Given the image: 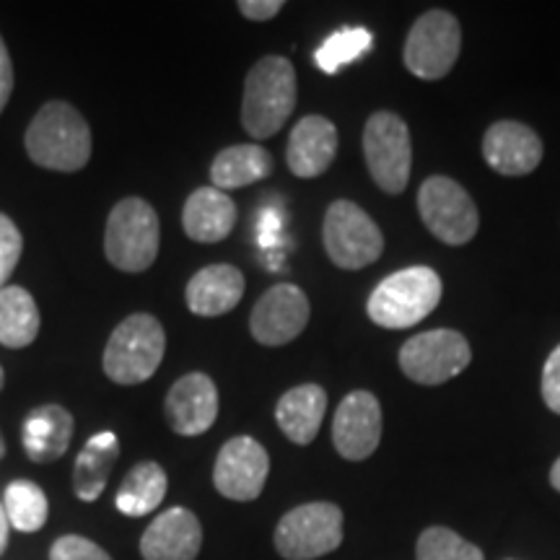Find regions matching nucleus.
Returning <instances> with one entry per match:
<instances>
[{
  "instance_id": "nucleus-1",
  "label": "nucleus",
  "mask_w": 560,
  "mask_h": 560,
  "mask_svg": "<svg viewBox=\"0 0 560 560\" xmlns=\"http://www.w3.org/2000/svg\"><path fill=\"white\" fill-rule=\"evenodd\" d=\"M24 145L42 170L81 172L91 159V128L73 104L52 100L34 115Z\"/></svg>"
},
{
  "instance_id": "nucleus-12",
  "label": "nucleus",
  "mask_w": 560,
  "mask_h": 560,
  "mask_svg": "<svg viewBox=\"0 0 560 560\" xmlns=\"http://www.w3.org/2000/svg\"><path fill=\"white\" fill-rule=\"evenodd\" d=\"M270 475V457L252 436H234L221 446L213 467V486L229 501L260 499Z\"/></svg>"
},
{
  "instance_id": "nucleus-23",
  "label": "nucleus",
  "mask_w": 560,
  "mask_h": 560,
  "mask_svg": "<svg viewBox=\"0 0 560 560\" xmlns=\"http://www.w3.org/2000/svg\"><path fill=\"white\" fill-rule=\"evenodd\" d=\"M120 459V439L117 433L102 431L91 436L73 467V490L81 501L94 503L107 488L109 475Z\"/></svg>"
},
{
  "instance_id": "nucleus-34",
  "label": "nucleus",
  "mask_w": 560,
  "mask_h": 560,
  "mask_svg": "<svg viewBox=\"0 0 560 560\" xmlns=\"http://www.w3.org/2000/svg\"><path fill=\"white\" fill-rule=\"evenodd\" d=\"M13 94V62L9 55V47H5L3 37H0V112L5 109Z\"/></svg>"
},
{
  "instance_id": "nucleus-33",
  "label": "nucleus",
  "mask_w": 560,
  "mask_h": 560,
  "mask_svg": "<svg viewBox=\"0 0 560 560\" xmlns=\"http://www.w3.org/2000/svg\"><path fill=\"white\" fill-rule=\"evenodd\" d=\"M285 9L283 0H242L240 11L249 21H270Z\"/></svg>"
},
{
  "instance_id": "nucleus-15",
  "label": "nucleus",
  "mask_w": 560,
  "mask_h": 560,
  "mask_svg": "<svg viewBox=\"0 0 560 560\" xmlns=\"http://www.w3.org/2000/svg\"><path fill=\"white\" fill-rule=\"evenodd\" d=\"M164 416L179 436H200L219 418V387L202 371H192L172 384Z\"/></svg>"
},
{
  "instance_id": "nucleus-24",
  "label": "nucleus",
  "mask_w": 560,
  "mask_h": 560,
  "mask_svg": "<svg viewBox=\"0 0 560 560\" xmlns=\"http://www.w3.org/2000/svg\"><path fill=\"white\" fill-rule=\"evenodd\" d=\"M272 172V156L262 145L255 143H240L223 149L219 156L210 164V182L215 190L229 192L240 190V187L255 185Z\"/></svg>"
},
{
  "instance_id": "nucleus-19",
  "label": "nucleus",
  "mask_w": 560,
  "mask_h": 560,
  "mask_svg": "<svg viewBox=\"0 0 560 560\" xmlns=\"http://www.w3.org/2000/svg\"><path fill=\"white\" fill-rule=\"evenodd\" d=\"M244 296V276L234 265H208L187 283L185 301L198 317H221L240 306Z\"/></svg>"
},
{
  "instance_id": "nucleus-29",
  "label": "nucleus",
  "mask_w": 560,
  "mask_h": 560,
  "mask_svg": "<svg viewBox=\"0 0 560 560\" xmlns=\"http://www.w3.org/2000/svg\"><path fill=\"white\" fill-rule=\"evenodd\" d=\"M418 560H486L478 545L467 542L450 527H429L418 537Z\"/></svg>"
},
{
  "instance_id": "nucleus-32",
  "label": "nucleus",
  "mask_w": 560,
  "mask_h": 560,
  "mask_svg": "<svg viewBox=\"0 0 560 560\" xmlns=\"http://www.w3.org/2000/svg\"><path fill=\"white\" fill-rule=\"evenodd\" d=\"M542 400L560 416V346L552 350L542 369Z\"/></svg>"
},
{
  "instance_id": "nucleus-6",
  "label": "nucleus",
  "mask_w": 560,
  "mask_h": 560,
  "mask_svg": "<svg viewBox=\"0 0 560 560\" xmlns=\"http://www.w3.org/2000/svg\"><path fill=\"white\" fill-rule=\"evenodd\" d=\"M322 242L332 265L340 270H361L384 252L382 229L353 200H335L322 223Z\"/></svg>"
},
{
  "instance_id": "nucleus-18",
  "label": "nucleus",
  "mask_w": 560,
  "mask_h": 560,
  "mask_svg": "<svg viewBox=\"0 0 560 560\" xmlns=\"http://www.w3.org/2000/svg\"><path fill=\"white\" fill-rule=\"evenodd\" d=\"M338 153V128L322 115H306L293 125L285 161L301 179L322 177L332 166Z\"/></svg>"
},
{
  "instance_id": "nucleus-27",
  "label": "nucleus",
  "mask_w": 560,
  "mask_h": 560,
  "mask_svg": "<svg viewBox=\"0 0 560 560\" xmlns=\"http://www.w3.org/2000/svg\"><path fill=\"white\" fill-rule=\"evenodd\" d=\"M3 509L11 527L24 532V535L39 532L47 524V514H50V503H47L45 490L32 480H13L5 488Z\"/></svg>"
},
{
  "instance_id": "nucleus-16",
  "label": "nucleus",
  "mask_w": 560,
  "mask_h": 560,
  "mask_svg": "<svg viewBox=\"0 0 560 560\" xmlns=\"http://www.w3.org/2000/svg\"><path fill=\"white\" fill-rule=\"evenodd\" d=\"M482 159L503 177H524L542 161V140L529 125L516 120L493 122L482 138Z\"/></svg>"
},
{
  "instance_id": "nucleus-30",
  "label": "nucleus",
  "mask_w": 560,
  "mask_h": 560,
  "mask_svg": "<svg viewBox=\"0 0 560 560\" xmlns=\"http://www.w3.org/2000/svg\"><path fill=\"white\" fill-rule=\"evenodd\" d=\"M24 252V236L9 215L0 213V289H5V280L13 276Z\"/></svg>"
},
{
  "instance_id": "nucleus-7",
  "label": "nucleus",
  "mask_w": 560,
  "mask_h": 560,
  "mask_svg": "<svg viewBox=\"0 0 560 560\" xmlns=\"http://www.w3.org/2000/svg\"><path fill=\"white\" fill-rule=\"evenodd\" d=\"M363 156L371 179L382 192L400 195L410 182V130L395 112H374L363 128Z\"/></svg>"
},
{
  "instance_id": "nucleus-10",
  "label": "nucleus",
  "mask_w": 560,
  "mask_h": 560,
  "mask_svg": "<svg viewBox=\"0 0 560 560\" xmlns=\"http://www.w3.org/2000/svg\"><path fill=\"white\" fill-rule=\"evenodd\" d=\"M462 50L459 21L450 11H425L405 39L402 60L412 75L423 81H441L457 66Z\"/></svg>"
},
{
  "instance_id": "nucleus-3",
  "label": "nucleus",
  "mask_w": 560,
  "mask_h": 560,
  "mask_svg": "<svg viewBox=\"0 0 560 560\" xmlns=\"http://www.w3.org/2000/svg\"><path fill=\"white\" fill-rule=\"evenodd\" d=\"M166 353L164 325L153 314H130L115 327L104 348V374L122 387L149 382Z\"/></svg>"
},
{
  "instance_id": "nucleus-21",
  "label": "nucleus",
  "mask_w": 560,
  "mask_h": 560,
  "mask_svg": "<svg viewBox=\"0 0 560 560\" xmlns=\"http://www.w3.org/2000/svg\"><path fill=\"white\" fill-rule=\"evenodd\" d=\"M75 420L62 405H39L24 418V452L37 465L58 462L73 441Z\"/></svg>"
},
{
  "instance_id": "nucleus-38",
  "label": "nucleus",
  "mask_w": 560,
  "mask_h": 560,
  "mask_svg": "<svg viewBox=\"0 0 560 560\" xmlns=\"http://www.w3.org/2000/svg\"><path fill=\"white\" fill-rule=\"evenodd\" d=\"M3 384H5V374H3V366H0V392H3Z\"/></svg>"
},
{
  "instance_id": "nucleus-17",
  "label": "nucleus",
  "mask_w": 560,
  "mask_h": 560,
  "mask_svg": "<svg viewBox=\"0 0 560 560\" xmlns=\"http://www.w3.org/2000/svg\"><path fill=\"white\" fill-rule=\"evenodd\" d=\"M202 548L200 520L190 509L161 511L140 537L143 560H195Z\"/></svg>"
},
{
  "instance_id": "nucleus-4",
  "label": "nucleus",
  "mask_w": 560,
  "mask_h": 560,
  "mask_svg": "<svg viewBox=\"0 0 560 560\" xmlns=\"http://www.w3.org/2000/svg\"><path fill=\"white\" fill-rule=\"evenodd\" d=\"M439 301V272L425 265H412V268L392 272L371 291L366 312L374 325L387 327V330H405L429 317Z\"/></svg>"
},
{
  "instance_id": "nucleus-14",
  "label": "nucleus",
  "mask_w": 560,
  "mask_h": 560,
  "mask_svg": "<svg viewBox=\"0 0 560 560\" xmlns=\"http://www.w3.org/2000/svg\"><path fill=\"white\" fill-rule=\"evenodd\" d=\"M382 405L366 389L350 392L335 410L332 444L342 459L361 462L380 450Z\"/></svg>"
},
{
  "instance_id": "nucleus-5",
  "label": "nucleus",
  "mask_w": 560,
  "mask_h": 560,
  "mask_svg": "<svg viewBox=\"0 0 560 560\" xmlns=\"http://www.w3.org/2000/svg\"><path fill=\"white\" fill-rule=\"evenodd\" d=\"M161 223L143 198H122L112 208L104 229V255L122 272L149 270L159 257Z\"/></svg>"
},
{
  "instance_id": "nucleus-28",
  "label": "nucleus",
  "mask_w": 560,
  "mask_h": 560,
  "mask_svg": "<svg viewBox=\"0 0 560 560\" xmlns=\"http://www.w3.org/2000/svg\"><path fill=\"white\" fill-rule=\"evenodd\" d=\"M374 47V37L366 30H340L332 37H327L314 52V62H317L322 73L335 75L342 66L359 60Z\"/></svg>"
},
{
  "instance_id": "nucleus-20",
  "label": "nucleus",
  "mask_w": 560,
  "mask_h": 560,
  "mask_svg": "<svg viewBox=\"0 0 560 560\" xmlns=\"http://www.w3.org/2000/svg\"><path fill=\"white\" fill-rule=\"evenodd\" d=\"M236 206L226 192L210 187H198L185 208H182V229L198 244H215L234 231Z\"/></svg>"
},
{
  "instance_id": "nucleus-25",
  "label": "nucleus",
  "mask_w": 560,
  "mask_h": 560,
  "mask_svg": "<svg viewBox=\"0 0 560 560\" xmlns=\"http://www.w3.org/2000/svg\"><path fill=\"white\" fill-rule=\"evenodd\" d=\"M166 488H170V478H166L164 467L159 462H138L132 470L125 475L117 490L115 503L117 511L125 516H149L156 511L166 499Z\"/></svg>"
},
{
  "instance_id": "nucleus-26",
  "label": "nucleus",
  "mask_w": 560,
  "mask_h": 560,
  "mask_svg": "<svg viewBox=\"0 0 560 560\" xmlns=\"http://www.w3.org/2000/svg\"><path fill=\"white\" fill-rule=\"evenodd\" d=\"M42 327L39 306L21 285L0 289V346L30 348Z\"/></svg>"
},
{
  "instance_id": "nucleus-11",
  "label": "nucleus",
  "mask_w": 560,
  "mask_h": 560,
  "mask_svg": "<svg viewBox=\"0 0 560 560\" xmlns=\"http://www.w3.org/2000/svg\"><path fill=\"white\" fill-rule=\"evenodd\" d=\"M472 350L457 330H429L400 348V369L410 382L439 387L470 366Z\"/></svg>"
},
{
  "instance_id": "nucleus-31",
  "label": "nucleus",
  "mask_w": 560,
  "mask_h": 560,
  "mask_svg": "<svg viewBox=\"0 0 560 560\" xmlns=\"http://www.w3.org/2000/svg\"><path fill=\"white\" fill-rule=\"evenodd\" d=\"M50 560H112L109 552L81 535H62L52 542Z\"/></svg>"
},
{
  "instance_id": "nucleus-8",
  "label": "nucleus",
  "mask_w": 560,
  "mask_h": 560,
  "mask_svg": "<svg viewBox=\"0 0 560 560\" xmlns=\"http://www.w3.org/2000/svg\"><path fill=\"white\" fill-rule=\"evenodd\" d=\"M276 550L285 560H314L338 550L342 542V511L327 501L291 509L276 527Z\"/></svg>"
},
{
  "instance_id": "nucleus-35",
  "label": "nucleus",
  "mask_w": 560,
  "mask_h": 560,
  "mask_svg": "<svg viewBox=\"0 0 560 560\" xmlns=\"http://www.w3.org/2000/svg\"><path fill=\"white\" fill-rule=\"evenodd\" d=\"M9 535H11V522L5 516L3 503H0V556H3L5 548H9Z\"/></svg>"
},
{
  "instance_id": "nucleus-13",
  "label": "nucleus",
  "mask_w": 560,
  "mask_h": 560,
  "mask_svg": "<svg viewBox=\"0 0 560 560\" xmlns=\"http://www.w3.org/2000/svg\"><path fill=\"white\" fill-rule=\"evenodd\" d=\"M306 293L293 283H276L260 296L249 317V330L260 346L278 348L296 340L310 322Z\"/></svg>"
},
{
  "instance_id": "nucleus-2",
  "label": "nucleus",
  "mask_w": 560,
  "mask_h": 560,
  "mask_svg": "<svg viewBox=\"0 0 560 560\" xmlns=\"http://www.w3.org/2000/svg\"><path fill=\"white\" fill-rule=\"evenodd\" d=\"M296 107V70L283 55L257 60L244 79L242 128L252 138L278 136Z\"/></svg>"
},
{
  "instance_id": "nucleus-9",
  "label": "nucleus",
  "mask_w": 560,
  "mask_h": 560,
  "mask_svg": "<svg viewBox=\"0 0 560 560\" xmlns=\"http://www.w3.org/2000/svg\"><path fill=\"white\" fill-rule=\"evenodd\" d=\"M418 210L425 229L450 247H462V244L475 240L480 229L478 206L472 202L470 192L459 182L441 177V174L420 185Z\"/></svg>"
},
{
  "instance_id": "nucleus-37",
  "label": "nucleus",
  "mask_w": 560,
  "mask_h": 560,
  "mask_svg": "<svg viewBox=\"0 0 560 560\" xmlns=\"http://www.w3.org/2000/svg\"><path fill=\"white\" fill-rule=\"evenodd\" d=\"M5 457V439H3V433H0V459Z\"/></svg>"
},
{
  "instance_id": "nucleus-36",
  "label": "nucleus",
  "mask_w": 560,
  "mask_h": 560,
  "mask_svg": "<svg viewBox=\"0 0 560 560\" xmlns=\"http://www.w3.org/2000/svg\"><path fill=\"white\" fill-rule=\"evenodd\" d=\"M550 486L560 493V457L556 459V465H552V470H550Z\"/></svg>"
},
{
  "instance_id": "nucleus-22",
  "label": "nucleus",
  "mask_w": 560,
  "mask_h": 560,
  "mask_svg": "<svg viewBox=\"0 0 560 560\" xmlns=\"http://www.w3.org/2000/svg\"><path fill=\"white\" fill-rule=\"evenodd\" d=\"M327 412V392L319 384H299L285 392L276 405V420L285 439L306 446L317 439Z\"/></svg>"
}]
</instances>
